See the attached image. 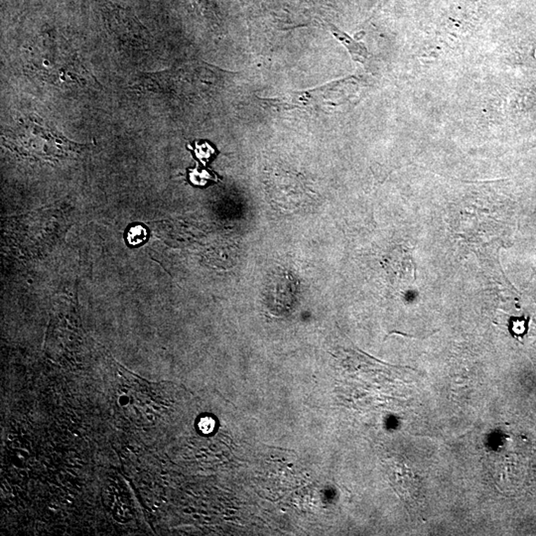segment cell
<instances>
[{"label": "cell", "instance_id": "obj_1", "mask_svg": "<svg viewBox=\"0 0 536 536\" xmlns=\"http://www.w3.org/2000/svg\"><path fill=\"white\" fill-rule=\"evenodd\" d=\"M2 140L14 154L46 162L75 157L84 147L68 140L35 114L21 119L15 126L6 131Z\"/></svg>", "mask_w": 536, "mask_h": 536}, {"label": "cell", "instance_id": "obj_2", "mask_svg": "<svg viewBox=\"0 0 536 536\" xmlns=\"http://www.w3.org/2000/svg\"><path fill=\"white\" fill-rule=\"evenodd\" d=\"M329 27H330V31L332 32L334 37L348 49L355 62L361 63V64H366L368 62L370 53L363 43H357L356 40L352 38L350 35L343 32L342 30L338 29L331 23H329Z\"/></svg>", "mask_w": 536, "mask_h": 536}, {"label": "cell", "instance_id": "obj_3", "mask_svg": "<svg viewBox=\"0 0 536 536\" xmlns=\"http://www.w3.org/2000/svg\"><path fill=\"white\" fill-rule=\"evenodd\" d=\"M147 230L142 225H133L126 234V241L133 246H140L141 244L147 241Z\"/></svg>", "mask_w": 536, "mask_h": 536}]
</instances>
